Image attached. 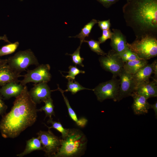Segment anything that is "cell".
<instances>
[{
	"instance_id": "obj_1",
	"label": "cell",
	"mask_w": 157,
	"mask_h": 157,
	"mask_svg": "<svg viewBox=\"0 0 157 157\" xmlns=\"http://www.w3.org/2000/svg\"><path fill=\"white\" fill-rule=\"evenodd\" d=\"M10 111L2 116L0 131L4 138H14L36 122L37 117L36 104L31 97L26 85L15 97Z\"/></svg>"
},
{
	"instance_id": "obj_2",
	"label": "cell",
	"mask_w": 157,
	"mask_h": 157,
	"mask_svg": "<svg viewBox=\"0 0 157 157\" xmlns=\"http://www.w3.org/2000/svg\"><path fill=\"white\" fill-rule=\"evenodd\" d=\"M126 25L136 39L146 36L157 38V0H128L122 7Z\"/></svg>"
},
{
	"instance_id": "obj_3",
	"label": "cell",
	"mask_w": 157,
	"mask_h": 157,
	"mask_svg": "<svg viewBox=\"0 0 157 157\" xmlns=\"http://www.w3.org/2000/svg\"><path fill=\"white\" fill-rule=\"evenodd\" d=\"M67 135L60 138V145L53 157H79L84 154L88 140L80 129H68Z\"/></svg>"
},
{
	"instance_id": "obj_4",
	"label": "cell",
	"mask_w": 157,
	"mask_h": 157,
	"mask_svg": "<svg viewBox=\"0 0 157 157\" xmlns=\"http://www.w3.org/2000/svg\"><path fill=\"white\" fill-rule=\"evenodd\" d=\"M128 48L140 58L148 60L157 55V39L156 37L146 36L135 39L132 43H127Z\"/></svg>"
},
{
	"instance_id": "obj_5",
	"label": "cell",
	"mask_w": 157,
	"mask_h": 157,
	"mask_svg": "<svg viewBox=\"0 0 157 157\" xmlns=\"http://www.w3.org/2000/svg\"><path fill=\"white\" fill-rule=\"evenodd\" d=\"M7 64L15 72L20 74L29 66L39 65L38 60L30 49L20 51L7 59Z\"/></svg>"
},
{
	"instance_id": "obj_6",
	"label": "cell",
	"mask_w": 157,
	"mask_h": 157,
	"mask_svg": "<svg viewBox=\"0 0 157 157\" xmlns=\"http://www.w3.org/2000/svg\"><path fill=\"white\" fill-rule=\"evenodd\" d=\"M119 84V80L113 76L111 80L99 84L92 90L97 100L100 102L108 99H112L116 101Z\"/></svg>"
},
{
	"instance_id": "obj_7",
	"label": "cell",
	"mask_w": 157,
	"mask_h": 157,
	"mask_svg": "<svg viewBox=\"0 0 157 157\" xmlns=\"http://www.w3.org/2000/svg\"><path fill=\"white\" fill-rule=\"evenodd\" d=\"M50 69V66L48 64L39 65L32 70H28L26 73L22 75L24 78L20 81V83L24 86L30 82L35 84L42 82L48 83L51 77Z\"/></svg>"
},
{
	"instance_id": "obj_8",
	"label": "cell",
	"mask_w": 157,
	"mask_h": 157,
	"mask_svg": "<svg viewBox=\"0 0 157 157\" xmlns=\"http://www.w3.org/2000/svg\"><path fill=\"white\" fill-rule=\"evenodd\" d=\"M46 156L53 157L60 145V138L48 129L47 131H40L37 133Z\"/></svg>"
},
{
	"instance_id": "obj_9",
	"label": "cell",
	"mask_w": 157,
	"mask_h": 157,
	"mask_svg": "<svg viewBox=\"0 0 157 157\" xmlns=\"http://www.w3.org/2000/svg\"><path fill=\"white\" fill-rule=\"evenodd\" d=\"M99 61L101 67L106 71L112 73L114 77L118 76L123 69L124 63L118 54L112 49L106 55L101 56Z\"/></svg>"
},
{
	"instance_id": "obj_10",
	"label": "cell",
	"mask_w": 157,
	"mask_h": 157,
	"mask_svg": "<svg viewBox=\"0 0 157 157\" xmlns=\"http://www.w3.org/2000/svg\"><path fill=\"white\" fill-rule=\"evenodd\" d=\"M118 76L119 84L116 101H119L124 98L131 96L136 84L132 75L127 72L123 69Z\"/></svg>"
},
{
	"instance_id": "obj_11",
	"label": "cell",
	"mask_w": 157,
	"mask_h": 157,
	"mask_svg": "<svg viewBox=\"0 0 157 157\" xmlns=\"http://www.w3.org/2000/svg\"><path fill=\"white\" fill-rule=\"evenodd\" d=\"M47 83L42 82L35 84L29 91L32 99L36 104L44 102L51 97V90Z\"/></svg>"
},
{
	"instance_id": "obj_12",
	"label": "cell",
	"mask_w": 157,
	"mask_h": 157,
	"mask_svg": "<svg viewBox=\"0 0 157 157\" xmlns=\"http://www.w3.org/2000/svg\"><path fill=\"white\" fill-rule=\"evenodd\" d=\"M112 31L110 45L112 50L119 53L128 48L126 37L119 29L113 28Z\"/></svg>"
},
{
	"instance_id": "obj_13",
	"label": "cell",
	"mask_w": 157,
	"mask_h": 157,
	"mask_svg": "<svg viewBox=\"0 0 157 157\" xmlns=\"http://www.w3.org/2000/svg\"><path fill=\"white\" fill-rule=\"evenodd\" d=\"M149 80L137 84L134 92L144 96L147 99L157 96V81Z\"/></svg>"
},
{
	"instance_id": "obj_14",
	"label": "cell",
	"mask_w": 157,
	"mask_h": 157,
	"mask_svg": "<svg viewBox=\"0 0 157 157\" xmlns=\"http://www.w3.org/2000/svg\"><path fill=\"white\" fill-rule=\"evenodd\" d=\"M131 96L133 99L132 108L134 114L140 115L147 113L150 109V104L148 102V99L134 92Z\"/></svg>"
},
{
	"instance_id": "obj_15",
	"label": "cell",
	"mask_w": 157,
	"mask_h": 157,
	"mask_svg": "<svg viewBox=\"0 0 157 157\" xmlns=\"http://www.w3.org/2000/svg\"><path fill=\"white\" fill-rule=\"evenodd\" d=\"M22 75L12 70L7 64L0 67V86L11 82L18 83V78Z\"/></svg>"
},
{
	"instance_id": "obj_16",
	"label": "cell",
	"mask_w": 157,
	"mask_h": 157,
	"mask_svg": "<svg viewBox=\"0 0 157 157\" xmlns=\"http://www.w3.org/2000/svg\"><path fill=\"white\" fill-rule=\"evenodd\" d=\"M24 87L20 83H9L2 86L0 89V94L5 99L16 97L21 93Z\"/></svg>"
},
{
	"instance_id": "obj_17",
	"label": "cell",
	"mask_w": 157,
	"mask_h": 157,
	"mask_svg": "<svg viewBox=\"0 0 157 157\" xmlns=\"http://www.w3.org/2000/svg\"><path fill=\"white\" fill-rule=\"evenodd\" d=\"M153 72V62L147 64L142 67L135 73L132 75L136 84L148 81Z\"/></svg>"
},
{
	"instance_id": "obj_18",
	"label": "cell",
	"mask_w": 157,
	"mask_h": 157,
	"mask_svg": "<svg viewBox=\"0 0 157 157\" xmlns=\"http://www.w3.org/2000/svg\"><path fill=\"white\" fill-rule=\"evenodd\" d=\"M57 86L58 88L56 90H58L61 93L67 108L70 117L75 122L77 126L81 128L85 127L88 122V120L84 117H81L79 119L77 117L75 112L71 107L67 98L65 95L63 90L60 88L58 84H57Z\"/></svg>"
},
{
	"instance_id": "obj_19",
	"label": "cell",
	"mask_w": 157,
	"mask_h": 157,
	"mask_svg": "<svg viewBox=\"0 0 157 157\" xmlns=\"http://www.w3.org/2000/svg\"><path fill=\"white\" fill-rule=\"evenodd\" d=\"M148 63L147 60L142 58L129 61L124 63L123 69L127 72L133 75Z\"/></svg>"
},
{
	"instance_id": "obj_20",
	"label": "cell",
	"mask_w": 157,
	"mask_h": 157,
	"mask_svg": "<svg viewBox=\"0 0 157 157\" xmlns=\"http://www.w3.org/2000/svg\"><path fill=\"white\" fill-rule=\"evenodd\" d=\"M43 150L42 146L39 139L38 138L33 137L26 141L25 149L22 153L17 155V156L22 157L34 151H43Z\"/></svg>"
},
{
	"instance_id": "obj_21",
	"label": "cell",
	"mask_w": 157,
	"mask_h": 157,
	"mask_svg": "<svg viewBox=\"0 0 157 157\" xmlns=\"http://www.w3.org/2000/svg\"><path fill=\"white\" fill-rule=\"evenodd\" d=\"M98 21L94 19H92L88 23L84 25L81 29L80 32L74 36H69V38H78L80 39V44H81L84 42L85 38L88 37L94 26L97 23Z\"/></svg>"
},
{
	"instance_id": "obj_22",
	"label": "cell",
	"mask_w": 157,
	"mask_h": 157,
	"mask_svg": "<svg viewBox=\"0 0 157 157\" xmlns=\"http://www.w3.org/2000/svg\"><path fill=\"white\" fill-rule=\"evenodd\" d=\"M43 102L45 103L44 106L38 109V112L44 111L45 114L44 119L47 117H49V118H52V115L55 116L54 111V106L53 101L51 97L46 99Z\"/></svg>"
},
{
	"instance_id": "obj_23",
	"label": "cell",
	"mask_w": 157,
	"mask_h": 157,
	"mask_svg": "<svg viewBox=\"0 0 157 157\" xmlns=\"http://www.w3.org/2000/svg\"><path fill=\"white\" fill-rule=\"evenodd\" d=\"M67 79L68 82L67 85V89L65 90H63L64 92L69 91L71 92L72 94H74L78 91L83 90H92L82 86L77 81L74 80V81L73 82V80Z\"/></svg>"
},
{
	"instance_id": "obj_24",
	"label": "cell",
	"mask_w": 157,
	"mask_h": 157,
	"mask_svg": "<svg viewBox=\"0 0 157 157\" xmlns=\"http://www.w3.org/2000/svg\"><path fill=\"white\" fill-rule=\"evenodd\" d=\"M47 123L51 124V126L49 127L45 124L44 123V124L48 129H50L51 128L55 129L60 133L62 134L61 138H64L67 135L68 133V129L64 128L60 122L54 121L53 120V118H49L47 121Z\"/></svg>"
},
{
	"instance_id": "obj_25",
	"label": "cell",
	"mask_w": 157,
	"mask_h": 157,
	"mask_svg": "<svg viewBox=\"0 0 157 157\" xmlns=\"http://www.w3.org/2000/svg\"><path fill=\"white\" fill-rule=\"evenodd\" d=\"M19 44L18 42L9 43L0 49V57L11 54L15 51Z\"/></svg>"
},
{
	"instance_id": "obj_26",
	"label": "cell",
	"mask_w": 157,
	"mask_h": 157,
	"mask_svg": "<svg viewBox=\"0 0 157 157\" xmlns=\"http://www.w3.org/2000/svg\"><path fill=\"white\" fill-rule=\"evenodd\" d=\"M84 42H87L91 50L98 55L104 56L107 54L100 47V44L98 41L91 39L89 40H85Z\"/></svg>"
},
{
	"instance_id": "obj_27",
	"label": "cell",
	"mask_w": 157,
	"mask_h": 157,
	"mask_svg": "<svg viewBox=\"0 0 157 157\" xmlns=\"http://www.w3.org/2000/svg\"><path fill=\"white\" fill-rule=\"evenodd\" d=\"M118 54L119 57L124 63L141 59L129 48L123 52Z\"/></svg>"
},
{
	"instance_id": "obj_28",
	"label": "cell",
	"mask_w": 157,
	"mask_h": 157,
	"mask_svg": "<svg viewBox=\"0 0 157 157\" xmlns=\"http://www.w3.org/2000/svg\"><path fill=\"white\" fill-rule=\"evenodd\" d=\"M81 45L80 44L76 50L72 54H69L66 53V54L71 56L72 62L75 64L76 66L78 65L83 67L84 65L83 63V61L84 60V58L81 57L80 53Z\"/></svg>"
},
{
	"instance_id": "obj_29",
	"label": "cell",
	"mask_w": 157,
	"mask_h": 157,
	"mask_svg": "<svg viewBox=\"0 0 157 157\" xmlns=\"http://www.w3.org/2000/svg\"><path fill=\"white\" fill-rule=\"evenodd\" d=\"M76 66H70L69 67V71L66 72L68 73V74L66 76H64L62 75L63 76H64L67 79L74 80L75 76L77 75L80 73H85L84 71L79 69Z\"/></svg>"
},
{
	"instance_id": "obj_30",
	"label": "cell",
	"mask_w": 157,
	"mask_h": 157,
	"mask_svg": "<svg viewBox=\"0 0 157 157\" xmlns=\"http://www.w3.org/2000/svg\"><path fill=\"white\" fill-rule=\"evenodd\" d=\"M112 34V31L110 29L102 30L101 36L98 38L99 42L102 44L108 39H110Z\"/></svg>"
},
{
	"instance_id": "obj_31",
	"label": "cell",
	"mask_w": 157,
	"mask_h": 157,
	"mask_svg": "<svg viewBox=\"0 0 157 157\" xmlns=\"http://www.w3.org/2000/svg\"><path fill=\"white\" fill-rule=\"evenodd\" d=\"M98 26L102 30L110 29L111 26L110 19L104 21H98Z\"/></svg>"
},
{
	"instance_id": "obj_32",
	"label": "cell",
	"mask_w": 157,
	"mask_h": 157,
	"mask_svg": "<svg viewBox=\"0 0 157 157\" xmlns=\"http://www.w3.org/2000/svg\"><path fill=\"white\" fill-rule=\"evenodd\" d=\"M101 4L104 7L108 8L119 0H96Z\"/></svg>"
},
{
	"instance_id": "obj_33",
	"label": "cell",
	"mask_w": 157,
	"mask_h": 157,
	"mask_svg": "<svg viewBox=\"0 0 157 157\" xmlns=\"http://www.w3.org/2000/svg\"><path fill=\"white\" fill-rule=\"evenodd\" d=\"M7 108V106L2 100V97H0V115H3Z\"/></svg>"
},
{
	"instance_id": "obj_34",
	"label": "cell",
	"mask_w": 157,
	"mask_h": 157,
	"mask_svg": "<svg viewBox=\"0 0 157 157\" xmlns=\"http://www.w3.org/2000/svg\"><path fill=\"white\" fill-rule=\"evenodd\" d=\"M153 73L154 74L155 78V80L157 81V60H155L153 62Z\"/></svg>"
},
{
	"instance_id": "obj_35",
	"label": "cell",
	"mask_w": 157,
	"mask_h": 157,
	"mask_svg": "<svg viewBox=\"0 0 157 157\" xmlns=\"http://www.w3.org/2000/svg\"><path fill=\"white\" fill-rule=\"evenodd\" d=\"M150 109H153L155 113V115L156 118L157 117V102L156 101L155 103L153 104H150Z\"/></svg>"
},
{
	"instance_id": "obj_36",
	"label": "cell",
	"mask_w": 157,
	"mask_h": 157,
	"mask_svg": "<svg viewBox=\"0 0 157 157\" xmlns=\"http://www.w3.org/2000/svg\"><path fill=\"white\" fill-rule=\"evenodd\" d=\"M7 63V59H0V67L4 65Z\"/></svg>"
},
{
	"instance_id": "obj_37",
	"label": "cell",
	"mask_w": 157,
	"mask_h": 157,
	"mask_svg": "<svg viewBox=\"0 0 157 157\" xmlns=\"http://www.w3.org/2000/svg\"><path fill=\"white\" fill-rule=\"evenodd\" d=\"M0 40H3L4 41L8 43H10V42L8 40L6 35H4V36H0Z\"/></svg>"
},
{
	"instance_id": "obj_38",
	"label": "cell",
	"mask_w": 157,
	"mask_h": 157,
	"mask_svg": "<svg viewBox=\"0 0 157 157\" xmlns=\"http://www.w3.org/2000/svg\"><path fill=\"white\" fill-rule=\"evenodd\" d=\"M1 97V95L0 94V97Z\"/></svg>"
},
{
	"instance_id": "obj_39",
	"label": "cell",
	"mask_w": 157,
	"mask_h": 157,
	"mask_svg": "<svg viewBox=\"0 0 157 157\" xmlns=\"http://www.w3.org/2000/svg\"><path fill=\"white\" fill-rule=\"evenodd\" d=\"M126 0V1H127L128 0Z\"/></svg>"
}]
</instances>
